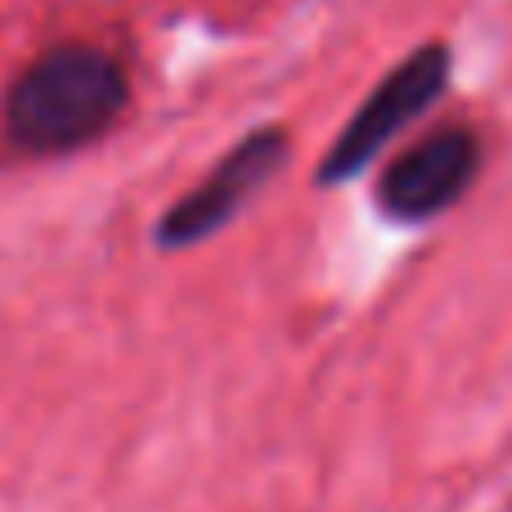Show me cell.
<instances>
[{
    "mask_svg": "<svg viewBox=\"0 0 512 512\" xmlns=\"http://www.w3.org/2000/svg\"><path fill=\"white\" fill-rule=\"evenodd\" d=\"M126 72L95 45H59L41 54L9 90V131L32 153H68L117 122Z\"/></svg>",
    "mask_w": 512,
    "mask_h": 512,
    "instance_id": "1",
    "label": "cell"
},
{
    "mask_svg": "<svg viewBox=\"0 0 512 512\" xmlns=\"http://www.w3.org/2000/svg\"><path fill=\"white\" fill-rule=\"evenodd\" d=\"M445 81H450V50L445 45H423L400 68H391L382 86L360 104V113L342 126L337 144L319 167V185H342V180L360 176L414 117H423L436 104Z\"/></svg>",
    "mask_w": 512,
    "mask_h": 512,
    "instance_id": "2",
    "label": "cell"
},
{
    "mask_svg": "<svg viewBox=\"0 0 512 512\" xmlns=\"http://www.w3.org/2000/svg\"><path fill=\"white\" fill-rule=\"evenodd\" d=\"M288 158V135L279 126H265L252 131L243 144H234L207 180H198L176 207L158 221V248H194V243L212 239L216 230L234 221V216L248 207V198L256 189H265V180L283 167Z\"/></svg>",
    "mask_w": 512,
    "mask_h": 512,
    "instance_id": "3",
    "label": "cell"
},
{
    "mask_svg": "<svg viewBox=\"0 0 512 512\" xmlns=\"http://www.w3.org/2000/svg\"><path fill=\"white\" fill-rule=\"evenodd\" d=\"M481 162V144L472 131L450 126L414 149H405L378 180V203L396 221H427V216L445 212L459 203V194L472 185Z\"/></svg>",
    "mask_w": 512,
    "mask_h": 512,
    "instance_id": "4",
    "label": "cell"
}]
</instances>
